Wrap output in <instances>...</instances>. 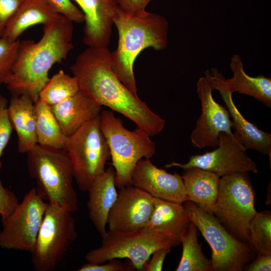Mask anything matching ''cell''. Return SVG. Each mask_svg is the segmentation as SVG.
I'll list each match as a JSON object with an SVG mask.
<instances>
[{"instance_id": "cell-24", "label": "cell", "mask_w": 271, "mask_h": 271, "mask_svg": "<svg viewBox=\"0 0 271 271\" xmlns=\"http://www.w3.org/2000/svg\"><path fill=\"white\" fill-rule=\"evenodd\" d=\"M229 68L233 76L224 81L229 90L254 98L268 107L271 106V79L262 74L252 77L247 74L241 56L234 54L230 59Z\"/></svg>"}, {"instance_id": "cell-6", "label": "cell", "mask_w": 271, "mask_h": 271, "mask_svg": "<svg viewBox=\"0 0 271 271\" xmlns=\"http://www.w3.org/2000/svg\"><path fill=\"white\" fill-rule=\"evenodd\" d=\"M183 205L211 247L212 271H241L254 258L256 252L249 244L234 237L213 214L190 200Z\"/></svg>"}, {"instance_id": "cell-18", "label": "cell", "mask_w": 271, "mask_h": 271, "mask_svg": "<svg viewBox=\"0 0 271 271\" xmlns=\"http://www.w3.org/2000/svg\"><path fill=\"white\" fill-rule=\"evenodd\" d=\"M154 210L146 226L153 235L172 247L181 243V238L191 222L183 204L153 198Z\"/></svg>"}, {"instance_id": "cell-33", "label": "cell", "mask_w": 271, "mask_h": 271, "mask_svg": "<svg viewBox=\"0 0 271 271\" xmlns=\"http://www.w3.org/2000/svg\"><path fill=\"white\" fill-rule=\"evenodd\" d=\"M2 166V162L0 161V173ZM19 203L15 193L3 186L0 176V215L2 221L11 214Z\"/></svg>"}, {"instance_id": "cell-5", "label": "cell", "mask_w": 271, "mask_h": 271, "mask_svg": "<svg viewBox=\"0 0 271 271\" xmlns=\"http://www.w3.org/2000/svg\"><path fill=\"white\" fill-rule=\"evenodd\" d=\"M100 127L109 149L116 187L120 189L132 185V174L137 164L143 158L153 157L155 142L141 128L132 131L126 129L112 110L101 111Z\"/></svg>"}, {"instance_id": "cell-10", "label": "cell", "mask_w": 271, "mask_h": 271, "mask_svg": "<svg viewBox=\"0 0 271 271\" xmlns=\"http://www.w3.org/2000/svg\"><path fill=\"white\" fill-rule=\"evenodd\" d=\"M101 245L85 255L88 262L102 263L114 258L128 259L134 269L142 270L154 251L172 246L151 234L146 227L131 231H106Z\"/></svg>"}, {"instance_id": "cell-26", "label": "cell", "mask_w": 271, "mask_h": 271, "mask_svg": "<svg viewBox=\"0 0 271 271\" xmlns=\"http://www.w3.org/2000/svg\"><path fill=\"white\" fill-rule=\"evenodd\" d=\"M197 228L192 221L181 238L182 254L176 271H212V262L198 243Z\"/></svg>"}, {"instance_id": "cell-12", "label": "cell", "mask_w": 271, "mask_h": 271, "mask_svg": "<svg viewBox=\"0 0 271 271\" xmlns=\"http://www.w3.org/2000/svg\"><path fill=\"white\" fill-rule=\"evenodd\" d=\"M217 148L202 155L191 156L185 164L172 162L165 168L178 167L183 170L198 167L216 174L220 178L235 173L258 172L256 163L248 157L239 138L234 132H221Z\"/></svg>"}, {"instance_id": "cell-11", "label": "cell", "mask_w": 271, "mask_h": 271, "mask_svg": "<svg viewBox=\"0 0 271 271\" xmlns=\"http://www.w3.org/2000/svg\"><path fill=\"white\" fill-rule=\"evenodd\" d=\"M47 204L48 202L38 194L36 188L28 191L22 202L2 221L0 247L31 253Z\"/></svg>"}, {"instance_id": "cell-32", "label": "cell", "mask_w": 271, "mask_h": 271, "mask_svg": "<svg viewBox=\"0 0 271 271\" xmlns=\"http://www.w3.org/2000/svg\"><path fill=\"white\" fill-rule=\"evenodd\" d=\"M102 263L88 262L83 265L78 271H130L134 269L131 262L130 264L122 263L119 258H114Z\"/></svg>"}, {"instance_id": "cell-17", "label": "cell", "mask_w": 271, "mask_h": 271, "mask_svg": "<svg viewBox=\"0 0 271 271\" xmlns=\"http://www.w3.org/2000/svg\"><path fill=\"white\" fill-rule=\"evenodd\" d=\"M84 16L83 43L89 47H108L118 6L115 0H74Z\"/></svg>"}, {"instance_id": "cell-23", "label": "cell", "mask_w": 271, "mask_h": 271, "mask_svg": "<svg viewBox=\"0 0 271 271\" xmlns=\"http://www.w3.org/2000/svg\"><path fill=\"white\" fill-rule=\"evenodd\" d=\"M60 15L46 0H23L7 25L2 37L16 41L29 27L37 24L44 26L56 20Z\"/></svg>"}, {"instance_id": "cell-21", "label": "cell", "mask_w": 271, "mask_h": 271, "mask_svg": "<svg viewBox=\"0 0 271 271\" xmlns=\"http://www.w3.org/2000/svg\"><path fill=\"white\" fill-rule=\"evenodd\" d=\"M9 114L18 138V149L27 153L37 144L35 102L27 94L12 95Z\"/></svg>"}, {"instance_id": "cell-16", "label": "cell", "mask_w": 271, "mask_h": 271, "mask_svg": "<svg viewBox=\"0 0 271 271\" xmlns=\"http://www.w3.org/2000/svg\"><path fill=\"white\" fill-rule=\"evenodd\" d=\"M205 77L210 82L214 90H218L225 103L230 116L232 118V127L246 149L267 155L271 160V134L259 129L247 121L236 107L232 99V93L229 90L224 76L216 68L204 71Z\"/></svg>"}, {"instance_id": "cell-13", "label": "cell", "mask_w": 271, "mask_h": 271, "mask_svg": "<svg viewBox=\"0 0 271 271\" xmlns=\"http://www.w3.org/2000/svg\"><path fill=\"white\" fill-rule=\"evenodd\" d=\"M196 85L201 113L191 134V141L198 149L215 148L219 145L220 132H232L230 116L226 108L214 100V89L205 76L198 79Z\"/></svg>"}, {"instance_id": "cell-2", "label": "cell", "mask_w": 271, "mask_h": 271, "mask_svg": "<svg viewBox=\"0 0 271 271\" xmlns=\"http://www.w3.org/2000/svg\"><path fill=\"white\" fill-rule=\"evenodd\" d=\"M43 26V35L39 41L20 42L12 76L7 84L12 95L27 94L34 102L49 80L48 72L52 66L66 60L73 48L71 21L61 15Z\"/></svg>"}, {"instance_id": "cell-8", "label": "cell", "mask_w": 271, "mask_h": 271, "mask_svg": "<svg viewBox=\"0 0 271 271\" xmlns=\"http://www.w3.org/2000/svg\"><path fill=\"white\" fill-rule=\"evenodd\" d=\"M100 114L68 137L64 149L71 162L77 186L83 192L88 191L94 179L105 171L110 158L108 146L100 127Z\"/></svg>"}, {"instance_id": "cell-29", "label": "cell", "mask_w": 271, "mask_h": 271, "mask_svg": "<svg viewBox=\"0 0 271 271\" xmlns=\"http://www.w3.org/2000/svg\"><path fill=\"white\" fill-rule=\"evenodd\" d=\"M20 41L0 37V86L7 84L11 77Z\"/></svg>"}, {"instance_id": "cell-15", "label": "cell", "mask_w": 271, "mask_h": 271, "mask_svg": "<svg viewBox=\"0 0 271 271\" xmlns=\"http://www.w3.org/2000/svg\"><path fill=\"white\" fill-rule=\"evenodd\" d=\"M132 185L153 197L183 204L189 200L182 176L156 166L150 159H142L132 174Z\"/></svg>"}, {"instance_id": "cell-35", "label": "cell", "mask_w": 271, "mask_h": 271, "mask_svg": "<svg viewBox=\"0 0 271 271\" xmlns=\"http://www.w3.org/2000/svg\"><path fill=\"white\" fill-rule=\"evenodd\" d=\"M118 7L124 12L134 15L145 13L146 8L152 0H115Z\"/></svg>"}, {"instance_id": "cell-34", "label": "cell", "mask_w": 271, "mask_h": 271, "mask_svg": "<svg viewBox=\"0 0 271 271\" xmlns=\"http://www.w3.org/2000/svg\"><path fill=\"white\" fill-rule=\"evenodd\" d=\"M23 0H0V37Z\"/></svg>"}, {"instance_id": "cell-22", "label": "cell", "mask_w": 271, "mask_h": 271, "mask_svg": "<svg viewBox=\"0 0 271 271\" xmlns=\"http://www.w3.org/2000/svg\"><path fill=\"white\" fill-rule=\"evenodd\" d=\"M182 178L189 200L205 212L212 214L216 202L220 177L198 167L185 169Z\"/></svg>"}, {"instance_id": "cell-7", "label": "cell", "mask_w": 271, "mask_h": 271, "mask_svg": "<svg viewBox=\"0 0 271 271\" xmlns=\"http://www.w3.org/2000/svg\"><path fill=\"white\" fill-rule=\"evenodd\" d=\"M248 172L235 173L220 179L212 214L234 237L248 241L250 222L257 212Z\"/></svg>"}, {"instance_id": "cell-31", "label": "cell", "mask_w": 271, "mask_h": 271, "mask_svg": "<svg viewBox=\"0 0 271 271\" xmlns=\"http://www.w3.org/2000/svg\"><path fill=\"white\" fill-rule=\"evenodd\" d=\"M52 8L72 22L81 23L84 22L82 12L70 0H46Z\"/></svg>"}, {"instance_id": "cell-20", "label": "cell", "mask_w": 271, "mask_h": 271, "mask_svg": "<svg viewBox=\"0 0 271 271\" xmlns=\"http://www.w3.org/2000/svg\"><path fill=\"white\" fill-rule=\"evenodd\" d=\"M51 107L67 137L74 133L101 111V105L80 90L73 96Z\"/></svg>"}, {"instance_id": "cell-3", "label": "cell", "mask_w": 271, "mask_h": 271, "mask_svg": "<svg viewBox=\"0 0 271 271\" xmlns=\"http://www.w3.org/2000/svg\"><path fill=\"white\" fill-rule=\"evenodd\" d=\"M118 32L116 49L110 52L112 69L119 80L132 93L137 94L133 64L144 49L165 50L168 45L169 22L164 16L146 12L130 14L118 7L113 17Z\"/></svg>"}, {"instance_id": "cell-28", "label": "cell", "mask_w": 271, "mask_h": 271, "mask_svg": "<svg viewBox=\"0 0 271 271\" xmlns=\"http://www.w3.org/2000/svg\"><path fill=\"white\" fill-rule=\"evenodd\" d=\"M248 243L256 252L271 253V213L257 212L251 220Z\"/></svg>"}, {"instance_id": "cell-14", "label": "cell", "mask_w": 271, "mask_h": 271, "mask_svg": "<svg viewBox=\"0 0 271 271\" xmlns=\"http://www.w3.org/2000/svg\"><path fill=\"white\" fill-rule=\"evenodd\" d=\"M153 198L133 185L119 189L108 213L109 230L131 231L146 227L154 210Z\"/></svg>"}, {"instance_id": "cell-27", "label": "cell", "mask_w": 271, "mask_h": 271, "mask_svg": "<svg viewBox=\"0 0 271 271\" xmlns=\"http://www.w3.org/2000/svg\"><path fill=\"white\" fill-rule=\"evenodd\" d=\"M79 91L75 77L60 70L49 78L41 90L39 98L51 106L73 96Z\"/></svg>"}, {"instance_id": "cell-4", "label": "cell", "mask_w": 271, "mask_h": 271, "mask_svg": "<svg viewBox=\"0 0 271 271\" xmlns=\"http://www.w3.org/2000/svg\"><path fill=\"white\" fill-rule=\"evenodd\" d=\"M27 154L29 173L36 180L40 196L48 203L75 212L77 194L73 185V167L67 152L37 144Z\"/></svg>"}, {"instance_id": "cell-25", "label": "cell", "mask_w": 271, "mask_h": 271, "mask_svg": "<svg viewBox=\"0 0 271 271\" xmlns=\"http://www.w3.org/2000/svg\"><path fill=\"white\" fill-rule=\"evenodd\" d=\"M37 144L45 147L65 149L68 137L63 132L51 106L39 98L35 102Z\"/></svg>"}, {"instance_id": "cell-19", "label": "cell", "mask_w": 271, "mask_h": 271, "mask_svg": "<svg viewBox=\"0 0 271 271\" xmlns=\"http://www.w3.org/2000/svg\"><path fill=\"white\" fill-rule=\"evenodd\" d=\"M115 175L113 167H109L94 179L88 190L89 217L101 237L106 232L108 213L118 195Z\"/></svg>"}, {"instance_id": "cell-30", "label": "cell", "mask_w": 271, "mask_h": 271, "mask_svg": "<svg viewBox=\"0 0 271 271\" xmlns=\"http://www.w3.org/2000/svg\"><path fill=\"white\" fill-rule=\"evenodd\" d=\"M13 129L9 114L8 100L0 94V158L10 140Z\"/></svg>"}, {"instance_id": "cell-1", "label": "cell", "mask_w": 271, "mask_h": 271, "mask_svg": "<svg viewBox=\"0 0 271 271\" xmlns=\"http://www.w3.org/2000/svg\"><path fill=\"white\" fill-rule=\"evenodd\" d=\"M79 90L100 105L120 113L150 137L159 134L166 121L129 91L113 71L108 47H89L70 67Z\"/></svg>"}, {"instance_id": "cell-9", "label": "cell", "mask_w": 271, "mask_h": 271, "mask_svg": "<svg viewBox=\"0 0 271 271\" xmlns=\"http://www.w3.org/2000/svg\"><path fill=\"white\" fill-rule=\"evenodd\" d=\"M72 212L48 202L31 261L36 271L54 270L77 237Z\"/></svg>"}, {"instance_id": "cell-36", "label": "cell", "mask_w": 271, "mask_h": 271, "mask_svg": "<svg viewBox=\"0 0 271 271\" xmlns=\"http://www.w3.org/2000/svg\"><path fill=\"white\" fill-rule=\"evenodd\" d=\"M171 251L170 248H161L153 252L151 259L143 265L142 271H160L166 255Z\"/></svg>"}, {"instance_id": "cell-37", "label": "cell", "mask_w": 271, "mask_h": 271, "mask_svg": "<svg viewBox=\"0 0 271 271\" xmlns=\"http://www.w3.org/2000/svg\"><path fill=\"white\" fill-rule=\"evenodd\" d=\"M253 260L244 268L247 271H270L271 270V253L257 252Z\"/></svg>"}]
</instances>
